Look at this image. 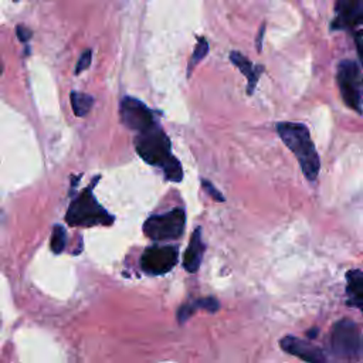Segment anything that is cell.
<instances>
[{
  "label": "cell",
  "mask_w": 363,
  "mask_h": 363,
  "mask_svg": "<svg viewBox=\"0 0 363 363\" xmlns=\"http://www.w3.org/2000/svg\"><path fill=\"white\" fill-rule=\"evenodd\" d=\"M135 147L138 155L146 163L160 167L167 180L174 183L182 182V164L172 153L170 140L164 130L159 126V123H155L150 128L138 132L135 138Z\"/></svg>",
  "instance_id": "cell-1"
},
{
  "label": "cell",
  "mask_w": 363,
  "mask_h": 363,
  "mask_svg": "<svg viewBox=\"0 0 363 363\" xmlns=\"http://www.w3.org/2000/svg\"><path fill=\"white\" fill-rule=\"evenodd\" d=\"M277 132L296 157L303 176L309 182H315L320 170V160L306 125L299 122H279L277 123Z\"/></svg>",
  "instance_id": "cell-2"
},
{
  "label": "cell",
  "mask_w": 363,
  "mask_h": 363,
  "mask_svg": "<svg viewBox=\"0 0 363 363\" xmlns=\"http://www.w3.org/2000/svg\"><path fill=\"white\" fill-rule=\"evenodd\" d=\"M330 349L340 359H357L363 352V335L350 319H340L330 333Z\"/></svg>",
  "instance_id": "cell-3"
},
{
  "label": "cell",
  "mask_w": 363,
  "mask_h": 363,
  "mask_svg": "<svg viewBox=\"0 0 363 363\" xmlns=\"http://www.w3.org/2000/svg\"><path fill=\"white\" fill-rule=\"evenodd\" d=\"M67 223L71 225H95L111 224L112 217L98 204L92 194V187H88L78 196L67 211Z\"/></svg>",
  "instance_id": "cell-4"
},
{
  "label": "cell",
  "mask_w": 363,
  "mask_h": 363,
  "mask_svg": "<svg viewBox=\"0 0 363 363\" xmlns=\"http://www.w3.org/2000/svg\"><path fill=\"white\" fill-rule=\"evenodd\" d=\"M186 225V213L183 208H173L163 214L150 216L143 224V233L155 240H174L179 238Z\"/></svg>",
  "instance_id": "cell-5"
},
{
  "label": "cell",
  "mask_w": 363,
  "mask_h": 363,
  "mask_svg": "<svg viewBox=\"0 0 363 363\" xmlns=\"http://www.w3.org/2000/svg\"><path fill=\"white\" fill-rule=\"evenodd\" d=\"M336 78L343 102L354 112L362 113V74L359 65L352 60L342 61Z\"/></svg>",
  "instance_id": "cell-6"
},
{
  "label": "cell",
  "mask_w": 363,
  "mask_h": 363,
  "mask_svg": "<svg viewBox=\"0 0 363 363\" xmlns=\"http://www.w3.org/2000/svg\"><path fill=\"white\" fill-rule=\"evenodd\" d=\"M179 251L173 245H152L140 257V267L150 275H163L177 262Z\"/></svg>",
  "instance_id": "cell-7"
},
{
  "label": "cell",
  "mask_w": 363,
  "mask_h": 363,
  "mask_svg": "<svg viewBox=\"0 0 363 363\" xmlns=\"http://www.w3.org/2000/svg\"><path fill=\"white\" fill-rule=\"evenodd\" d=\"M121 119L123 125L135 132L145 130L157 123L153 112L139 99L126 96L121 102Z\"/></svg>",
  "instance_id": "cell-8"
},
{
  "label": "cell",
  "mask_w": 363,
  "mask_h": 363,
  "mask_svg": "<svg viewBox=\"0 0 363 363\" xmlns=\"http://www.w3.org/2000/svg\"><path fill=\"white\" fill-rule=\"evenodd\" d=\"M336 17L332 23L335 30L354 27L363 23V0H337Z\"/></svg>",
  "instance_id": "cell-9"
},
{
  "label": "cell",
  "mask_w": 363,
  "mask_h": 363,
  "mask_svg": "<svg viewBox=\"0 0 363 363\" xmlns=\"http://www.w3.org/2000/svg\"><path fill=\"white\" fill-rule=\"evenodd\" d=\"M279 346L284 352L296 356L305 362H323L325 360V354L323 352L313 346L312 343L302 340L296 336H285L281 339Z\"/></svg>",
  "instance_id": "cell-10"
},
{
  "label": "cell",
  "mask_w": 363,
  "mask_h": 363,
  "mask_svg": "<svg viewBox=\"0 0 363 363\" xmlns=\"http://www.w3.org/2000/svg\"><path fill=\"white\" fill-rule=\"evenodd\" d=\"M206 245L203 242V237H201V228L197 227L190 238L189 247L184 252V259H183V267L187 272L193 274L199 269L201 259H203V254H204Z\"/></svg>",
  "instance_id": "cell-11"
},
{
  "label": "cell",
  "mask_w": 363,
  "mask_h": 363,
  "mask_svg": "<svg viewBox=\"0 0 363 363\" xmlns=\"http://www.w3.org/2000/svg\"><path fill=\"white\" fill-rule=\"evenodd\" d=\"M347 305L363 308V269H352L346 274Z\"/></svg>",
  "instance_id": "cell-12"
},
{
  "label": "cell",
  "mask_w": 363,
  "mask_h": 363,
  "mask_svg": "<svg viewBox=\"0 0 363 363\" xmlns=\"http://www.w3.org/2000/svg\"><path fill=\"white\" fill-rule=\"evenodd\" d=\"M230 61L247 77V79H248L247 91H248V94L251 95V94L254 92L255 85H257V82H258V78H259V75H261V72H262V67H261V65H259V67H254L252 62H251L247 57H244L242 54H240V52H237V51H233V52L230 54Z\"/></svg>",
  "instance_id": "cell-13"
},
{
  "label": "cell",
  "mask_w": 363,
  "mask_h": 363,
  "mask_svg": "<svg viewBox=\"0 0 363 363\" xmlns=\"http://www.w3.org/2000/svg\"><path fill=\"white\" fill-rule=\"evenodd\" d=\"M218 306H220L218 301L216 298H213V296L200 298V299H196V301H193L190 303L183 305L179 309V312H177V318H179V322L182 323L186 319H189L196 309H206V311H210V312H216L218 309Z\"/></svg>",
  "instance_id": "cell-14"
},
{
  "label": "cell",
  "mask_w": 363,
  "mask_h": 363,
  "mask_svg": "<svg viewBox=\"0 0 363 363\" xmlns=\"http://www.w3.org/2000/svg\"><path fill=\"white\" fill-rule=\"evenodd\" d=\"M92 96L82 92H72L71 94V106L77 116H84L92 106Z\"/></svg>",
  "instance_id": "cell-15"
},
{
  "label": "cell",
  "mask_w": 363,
  "mask_h": 363,
  "mask_svg": "<svg viewBox=\"0 0 363 363\" xmlns=\"http://www.w3.org/2000/svg\"><path fill=\"white\" fill-rule=\"evenodd\" d=\"M208 52V43L206 41V38H199L197 40V44L194 47V51H193V55H191V60L189 62V69H187V75H190L191 69L194 68L196 64H199Z\"/></svg>",
  "instance_id": "cell-16"
},
{
  "label": "cell",
  "mask_w": 363,
  "mask_h": 363,
  "mask_svg": "<svg viewBox=\"0 0 363 363\" xmlns=\"http://www.w3.org/2000/svg\"><path fill=\"white\" fill-rule=\"evenodd\" d=\"M67 242V234L62 225H55L52 230V235H51V250L55 254H60Z\"/></svg>",
  "instance_id": "cell-17"
},
{
  "label": "cell",
  "mask_w": 363,
  "mask_h": 363,
  "mask_svg": "<svg viewBox=\"0 0 363 363\" xmlns=\"http://www.w3.org/2000/svg\"><path fill=\"white\" fill-rule=\"evenodd\" d=\"M91 60H92V52H91V50H85V51L81 54V57H79V60H78V62H77L75 74H79V72H82L84 69H86V68L89 67V64H91Z\"/></svg>",
  "instance_id": "cell-18"
},
{
  "label": "cell",
  "mask_w": 363,
  "mask_h": 363,
  "mask_svg": "<svg viewBox=\"0 0 363 363\" xmlns=\"http://www.w3.org/2000/svg\"><path fill=\"white\" fill-rule=\"evenodd\" d=\"M201 186H203V189L207 191V194H210L216 201H224V197H223V194L213 186V183L211 182H208V180H206V179H203L201 180Z\"/></svg>",
  "instance_id": "cell-19"
},
{
  "label": "cell",
  "mask_w": 363,
  "mask_h": 363,
  "mask_svg": "<svg viewBox=\"0 0 363 363\" xmlns=\"http://www.w3.org/2000/svg\"><path fill=\"white\" fill-rule=\"evenodd\" d=\"M16 33H17V38H18L21 43L28 41V40H30V37H31V31H30L28 28L23 27V26H17Z\"/></svg>",
  "instance_id": "cell-20"
},
{
  "label": "cell",
  "mask_w": 363,
  "mask_h": 363,
  "mask_svg": "<svg viewBox=\"0 0 363 363\" xmlns=\"http://www.w3.org/2000/svg\"><path fill=\"white\" fill-rule=\"evenodd\" d=\"M363 31L360 33V34H357L356 35V48H357V54H359V60H360V62H362V65H363Z\"/></svg>",
  "instance_id": "cell-21"
},
{
  "label": "cell",
  "mask_w": 363,
  "mask_h": 363,
  "mask_svg": "<svg viewBox=\"0 0 363 363\" xmlns=\"http://www.w3.org/2000/svg\"><path fill=\"white\" fill-rule=\"evenodd\" d=\"M262 35H264V26H261V28H259V31H258V35H257V40H255V43H257V50H258V51H261Z\"/></svg>",
  "instance_id": "cell-22"
},
{
  "label": "cell",
  "mask_w": 363,
  "mask_h": 363,
  "mask_svg": "<svg viewBox=\"0 0 363 363\" xmlns=\"http://www.w3.org/2000/svg\"><path fill=\"white\" fill-rule=\"evenodd\" d=\"M0 72H1V71H0Z\"/></svg>",
  "instance_id": "cell-23"
}]
</instances>
